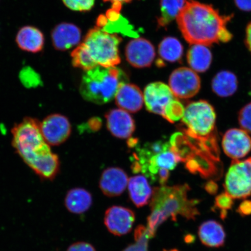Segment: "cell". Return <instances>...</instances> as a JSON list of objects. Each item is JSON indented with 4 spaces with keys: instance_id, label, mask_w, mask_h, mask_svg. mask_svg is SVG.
<instances>
[{
    "instance_id": "6da1fadb",
    "label": "cell",
    "mask_w": 251,
    "mask_h": 251,
    "mask_svg": "<svg viewBox=\"0 0 251 251\" xmlns=\"http://www.w3.org/2000/svg\"><path fill=\"white\" fill-rule=\"evenodd\" d=\"M232 17L221 15L211 5L188 0L176 19L182 35L188 43L208 46L231 40L233 35L226 25Z\"/></svg>"
},
{
    "instance_id": "7a4b0ae2",
    "label": "cell",
    "mask_w": 251,
    "mask_h": 251,
    "mask_svg": "<svg viewBox=\"0 0 251 251\" xmlns=\"http://www.w3.org/2000/svg\"><path fill=\"white\" fill-rule=\"evenodd\" d=\"M12 146L23 161L44 180H54L60 167L57 155L51 151L44 139L40 122L26 117L11 131Z\"/></svg>"
},
{
    "instance_id": "3957f363",
    "label": "cell",
    "mask_w": 251,
    "mask_h": 251,
    "mask_svg": "<svg viewBox=\"0 0 251 251\" xmlns=\"http://www.w3.org/2000/svg\"><path fill=\"white\" fill-rule=\"evenodd\" d=\"M190 190L187 184L174 186L164 185L153 190L150 201L151 212L146 227L151 238L154 237L157 229L169 219L177 221L178 216H181L194 221L200 215L197 208L200 200L188 199Z\"/></svg>"
},
{
    "instance_id": "277c9868",
    "label": "cell",
    "mask_w": 251,
    "mask_h": 251,
    "mask_svg": "<svg viewBox=\"0 0 251 251\" xmlns=\"http://www.w3.org/2000/svg\"><path fill=\"white\" fill-rule=\"evenodd\" d=\"M117 34L105 32L97 27L87 33L83 42L72 52V65L88 71L97 67H115L121 63Z\"/></svg>"
},
{
    "instance_id": "5b68a950",
    "label": "cell",
    "mask_w": 251,
    "mask_h": 251,
    "mask_svg": "<svg viewBox=\"0 0 251 251\" xmlns=\"http://www.w3.org/2000/svg\"><path fill=\"white\" fill-rule=\"evenodd\" d=\"M126 81V75L117 68L97 67L84 74L79 91L86 101L105 104L114 99L119 88Z\"/></svg>"
},
{
    "instance_id": "8992f818",
    "label": "cell",
    "mask_w": 251,
    "mask_h": 251,
    "mask_svg": "<svg viewBox=\"0 0 251 251\" xmlns=\"http://www.w3.org/2000/svg\"><path fill=\"white\" fill-rule=\"evenodd\" d=\"M216 115L214 108L205 100L192 102L186 106L182 122L188 137L208 146L209 139L214 132Z\"/></svg>"
},
{
    "instance_id": "52a82bcc",
    "label": "cell",
    "mask_w": 251,
    "mask_h": 251,
    "mask_svg": "<svg viewBox=\"0 0 251 251\" xmlns=\"http://www.w3.org/2000/svg\"><path fill=\"white\" fill-rule=\"evenodd\" d=\"M224 187L233 199L251 196V158L233 160L226 175Z\"/></svg>"
},
{
    "instance_id": "ba28073f",
    "label": "cell",
    "mask_w": 251,
    "mask_h": 251,
    "mask_svg": "<svg viewBox=\"0 0 251 251\" xmlns=\"http://www.w3.org/2000/svg\"><path fill=\"white\" fill-rule=\"evenodd\" d=\"M169 84L177 99H189L199 92L201 79L196 72L191 68L181 67L172 72Z\"/></svg>"
},
{
    "instance_id": "9c48e42d",
    "label": "cell",
    "mask_w": 251,
    "mask_h": 251,
    "mask_svg": "<svg viewBox=\"0 0 251 251\" xmlns=\"http://www.w3.org/2000/svg\"><path fill=\"white\" fill-rule=\"evenodd\" d=\"M40 130L44 139L49 146H58L70 137L72 127L67 117L54 114L47 117L40 123Z\"/></svg>"
},
{
    "instance_id": "30bf717a",
    "label": "cell",
    "mask_w": 251,
    "mask_h": 251,
    "mask_svg": "<svg viewBox=\"0 0 251 251\" xmlns=\"http://www.w3.org/2000/svg\"><path fill=\"white\" fill-rule=\"evenodd\" d=\"M144 98L147 109L162 117L166 108L177 99L171 88L162 82L149 84L144 90Z\"/></svg>"
},
{
    "instance_id": "8fae6325",
    "label": "cell",
    "mask_w": 251,
    "mask_h": 251,
    "mask_svg": "<svg viewBox=\"0 0 251 251\" xmlns=\"http://www.w3.org/2000/svg\"><path fill=\"white\" fill-rule=\"evenodd\" d=\"M222 149L225 154L233 160L246 156L251 151V137L242 128H231L223 137Z\"/></svg>"
},
{
    "instance_id": "7c38bea8",
    "label": "cell",
    "mask_w": 251,
    "mask_h": 251,
    "mask_svg": "<svg viewBox=\"0 0 251 251\" xmlns=\"http://www.w3.org/2000/svg\"><path fill=\"white\" fill-rule=\"evenodd\" d=\"M135 221L134 213L120 206H113L106 210L104 223L110 233L121 236L131 230Z\"/></svg>"
},
{
    "instance_id": "4fadbf2b",
    "label": "cell",
    "mask_w": 251,
    "mask_h": 251,
    "mask_svg": "<svg viewBox=\"0 0 251 251\" xmlns=\"http://www.w3.org/2000/svg\"><path fill=\"white\" fill-rule=\"evenodd\" d=\"M126 57L133 67L137 68L149 67L155 56L154 47L143 38L130 41L126 48Z\"/></svg>"
},
{
    "instance_id": "5bb4252c",
    "label": "cell",
    "mask_w": 251,
    "mask_h": 251,
    "mask_svg": "<svg viewBox=\"0 0 251 251\" xmlns=\"http://www.w3.org/2000/svg\"><path fill=\"white\" fill-rule=\"evenodd\" d=\"M122 4H112L111 9L106 12L105 15H100L97 20V27L105 32L110 34L121 33L125 35L136 36L137 34L133 30L128 21L120 14Z\"/></svg>"
},
{
    "instance_id": "9a60e30c",
    "label": "cell",
    "mask_w": 251,
    "mask_h": 251,
    "mask_svg": "<svg viewBox=\"0 0 251 251\" xmlns=\"http://www.w3.org/2000/svg\"><path fill=\"white\" fill-rule=\"evenodd\" d=\"M105 118L108 130L118 139H128L134 133L136 127L134 119L125 110H110L106 113Z\"/></svg>"
},
{
    "instance_id": "2e32d148",
    "label": "cell",
    "mask_w": 251,
    "mask_h": 251,
    "mask_svg": "<svg viewBox=\"0 0 251 251\" xmlns=\"http://www.w3.org/2000/svg\"><path fill=\"white\" fill-rule=\"evenodd\" d=\"M181 161L180 157L171 147L165 151L152 157L141 168L140 172L150 178L152 183H156L160 169H167L169 171L174 170Z\"/></svg>"
},
{
    "instance_id": "e0dca14e",
    "label": "cell",
    "mask_w": 251,
    "mask_h": 251,
    "mask_svg": "<svg viewBox=\"0 0 251 251\" xmlns=\"http://www.w3.org/2000/svg\"><path fill=\"white\" fill-rule=\"evenodd\" d=\"M126 173L119 168H109L103 172L100 180V187L105 196L114 197L121 195L127 187Z\"/></svg>"
},
{
    "instance_id": "ac0fdd59",
    "label": "cell",
    "mask_w": 251,
    "mask_h": 251,
    "mask_svg": "<svg viewBox=\"0 0 251 251\" xmlns=\"http://www.w3.org/2000/svg\"><path fill=\"white\" fill-rule=\"evenodd\" d=\"M52 45L58 51H64L76 46L81 39V31L76 25L62 23L56 25L51 33Z\"/></svg>"
},
{
    "instance_id": "d6986e66",
    "label": "cell",
    "mask_w": 251,
    "mask_h": 251,
    "mask_svg": "<svg viewBox=\"0 0 251 251\" xmlns=\"http://www.w3.org/2000/svg\"><path fill=\"white\" fill-rule=\"evenodd\" d=\"M115 100L117 105L122 109L136 113L143 107L144 96L139 87L125 83L119 88Z\"/></svg>"
},
{
    "instance_id": "ffe728a7",
    "label": "cell",
    "mask_w": 251,
    "mask_h": 251,
    "mask_svg": "<svg viewBox=\"0 0 251 251\" xmlns=\"http://www.w3.org/2000/svg\"><path fill=\"white\" fill-rule=\"evenodd\" d=\"M16 42L24 51L33 53L39 52L45 46V36L37 28L31 26L22 27L19 30Z\"/></svg>"
},
{
    "instance_id": "44dd1931",
    "label": "cell",
    "mask_w": 251,
    "mask_h": 251,
    "mask_svg": "<svg viewBox=\"0 0 251 251\" xmlns=\"http://www.w3.org/2000/svg\"><path fill=\"white\" fill-rule=\"evenodd\" d=\"M201 241L208 247L219 248L224 246L226 233L224 227L213 220L202 223L199 228Z\"/></svg>"
},
{
    "instance_id": "7402d4cb",
    "label": "cell",
    "mask_w": 251,
    "mask_h": 251,
    "mask_svg": "<svg viewBox=\"0 0 251 251\" xmlns=\"http://www.w3.org/2000/svg\"><path fill=\"white\" fill-rule=\"evenodd\" d=\"M127 187L130 199L136 206L140 208L151 201L153 190L144 176L138 175L131 177L128 179Z\"/></svg>"
},
{
    "instance_id": "603a6c76",
    "label": "cell",
    "mask_w": 251,
    "mask_h": 251,
    "mask_svg": "<svg viewBox=\"0 0 251 251\" xmlns=\"http://www.w3.org/2000/svg\"><path fill=\"white\" fill-rule=\"evenodd\" d=\"M170 148L171 144L169 141L163 140L146 143L143 146H137L136 152L133 155L131 169L134 173L140 172L141 168L146 164L152 157Z\"/></svg>"
},
{
    "instance_id": "cb8c5ba5",
    "label": "cell",
    "mask_w": 251,
    "mask_h": 251,
    "mask_svg": "<svg viewBox=\"0 0 251 251\" xmlns=\"http://www.w3.org/2000/svg\"><path fill=\"white\" fill-rule=\"evenodd\" d=\"M92 196L82 188H74L68 191L65 199V205L69 211L74 214L86 212L92 205Z\"/></svg>"
},
{
    "instance_id": "d4e9b609",
    "label": "cell",
    "mask_w": 251,
    "mask_h": 251,
    "mask_svg": "<svg viewBox=\"0 0 251 251\" xmlns=\"http://www.w3.org/2000/svg\"><path fill=\"white\" fill-rule=\"evenodd\" d=\"M187 59L191 70L202 73L211 67L212 55L206 46L194 45L188 50Z\"/></svg>"
},
{
    "instance_id": "484cf974",
    "label": "cell",
    "mask_w": 251,
    "mask_h": 251,
    "mask_svg": "<svg viewBox=\"0 0 251 251\" xmlns=\"http://www.w3.org/2000/svg\"><path fill=\"white\" fill-rule=\"evenodd\" d=\"M212 89L222 98L233 96L238 89V79L233 72L223 71L215 75L212 81Z\"/></svg>"
},
{
    "instance_id": "4316f807",
    "label": "cell",
    "mask_w": 251,
    "mask_h": 251,
    "mask_svg": "<svg viewBox=\"0 0 251 251\" xmlns=\"http://www.w3.org/2000/svg\"><path fill=\"white\" fill-rule=\"evenodd\" d=\"M188 0H161V15L158 19L159 27L170 24L186 5Z\"/></svg>"
},
{
    "instance_id": "83f0119b",
    "label": "cell",
    "mask_w": 251,
    "mask_h": 251,
    "mask_svg": "<svg viewBox=\"0 0 251 251\" xmlns=\"http://www.w3.org/2000/svg\"><path fill=\"white\" fill-rule=\"evenodd\" d=\"M159 55L163 61L175 62L181 60L183 47L180 41L173 37H167L159 46Z\"/></svg>"
},
{
    "instance_id": "f1b7e54d",
    "label": "cell",
    "mask_w": 251,
    "mask_h": 251,
    "mask_svg": "<svg viewBox=\"0 0 251 251\" xmlns=\"http://www.w3.org/2000/svg\"><path fill=\"white\" fill-rule=\"evenodd\" d=\"M150 235L146 227L140 225L134 231L135 243L130 245L123 251H149V242Z\"/></svg>"
},
{
    "instance_id": "f546056e",
    "label": "cell",
    "mask_w": 251,
    "mask_h": 251,
    "mask_svg": "<svg viewBox=\"0 0 251 251\" xmlns=\"http://www.w3.org/2000/svg\"><path fill=\"white\" fill-rule=\"evenodd\" d=\"M19 77L21 83L27 89H35L43 84L40 75L30 67H24L21 71Z\"/></svg>"
},
{
    "instance_id": "4dcf8cb0",
    "label": "cell",
    "mask_w": 251,
    "mask_h": 251,
    "mask_svg": "<svg viewBox=\"0 0 251 251\" xmlns=\"http://www.w3.org/2000/svg\"><path fill=\"white\" fill-rule=\"evenodd\" d=\"M234 199L227 193L220 194L215 198L214 206L212 209L219 210L220 216L222 219L226 218L228 210L232 208L234 205Z\"/></svg>"
},
{
    "instance_id": "1f68e13d",
    "label": "cell",
    "mask_w": 251,
    "mask_h": 251,
    "mask_svg": "<svg viewBox=\"0 0 251 251\" xmlns=\"http://www.w3.org/2000/svg\"><path fill=\"white\" fill-rule=\"evenodd\" d=\"M184 108L183 104L176 99L166 108L162 117L171 123H174L182 119Z\"/></svg>"
},
{
    "instance_id": "d6a6232c",
    "label": "cell",
    "mask_w": 251,
    "mask_h": 251,
    "mask_svg": "<svg viewBox=\"0 0 251 251\" xmlns=\"http://www.w3.org/2000/svg\"><path fill=\"white\" fill-rule=\"evenodd\" d=\"M62 1L72 10L87 11L93 8L95 0H62Z\"/></svg>"
},
{
    "instance_id": "836d02e7",
    "label": "cell",
    "mask_w": 251,
    "mask_h": 251,
    "mask_svg": "<svg viewBox=\"0 0 251 251\" xmlns=\"http://www.w3.org/2000/svg\"><path fill=\"white\" fill-rule=\"evenodd\" d=\"M238 122L242 129L251 133V102L240 110L238 114Z\"/></svg>"
},
{
    "instance_id": "e575fe53",
    "label": "cell",
    "mask_w": 251,
    "mask_h": 251,
    "mask_svg": "<svg viewBox=\"0 0 251 251\" xmlns=\"http://www.w3.org/2000/svg\"><path fill=\"white\" fill-rule=\"evenodd\" d=\"M67 251H96L92 245L85 242H77L72 244Z\"/></svg>"
},
{
    "instance_id": "d590c367",
    "label": "cell",
    "mask_w": 251,
    "mask_h": 251,
    "mask_svg": "<svg viewBox=\"0 0 251 251\" xmlns=\"http://www.w3.org/2000/svg\"><path fill=\"white\" fill-rule=\"evenodd\" d=\"M237 212L238 214L242 216L251 215V201L244 200L238 206Z\"/></svg>"
},
{
    "instance_id": "8d00e7d4",
    "label": "cell",
    "mask_w": 251,
    "mask_h": 251,
    "mask_svg": "<svg viewBox=\"0 0 251 251\" xmlns=\"http://www.w3.org/2000/svg\"><path fill=\"white\" fill-rule=\"evenodd\" d=\"M234 1L237 7L241 10L251 11V0H234Z\"/></svg>"
},
{
    "instance_id": "74e56055",
    "label": "cell",
    "mask_w": 251,
    "mask_h": 251,
    "mask_svg": "<svg viewBox=\"0 0 251 251\" xmlns=\"http://www.w3.org/2000/svg\"><path fill=\"white\" fill-rule=\"evenodd\" d=\"M205 189L209 194L215 195L217 193L218 186L214 181H210L205 185Z\"/></svg>"
},
{
    "instance_id": "f35d334b",
    "label": "cell",
    "mask_w": 251,
    "mask_h": 251,
    "mask_svg": "<svg viewBox=\"0 0 251 251\" xmlns=\"http://www.w3.org/2000/svg\"><path fill=\"white\" fill-rule=\"evenodd\" d=\"M246 43L248 49L251 52V23L248 25L247 27Z\"/></svg>"
},
{
    "instance_id": "ab89813d",
    "label": "cell",
    "mask_w": 251,
    "mask_h": 251,
    "mask_svg": "<svg viewBox=\"0 0 251 251\" xmlns=\"http://www.w3.org/2000/svg\"><path fill=\"white\" fill-rule=\"evenodd\" d=\"M105 2H111L112 4H115V3H120V4H122V3L124 2H130L132 1L133 0H103Z\"/></svg>"
},
{
    "instance_id": "60d3db41",
    "label": "cell",
    "mask_w": 251,
    "mask_h": 251,
    "mask_svg": "<svg viewBox=\"0 0 251 251\" xmlns=\"http://www.w3.org/2000/svg\"><path fill=\"white\" fill-rule=\"evenodd\" d=\"M164 251H178L176 249H173V250H165Z\"/></svg>"
}]
</instances>
